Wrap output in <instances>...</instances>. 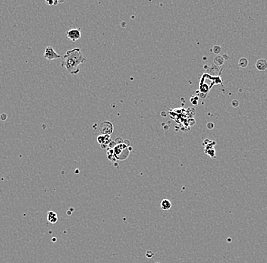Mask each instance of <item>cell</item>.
Returning <instances> with one entry per match:
<instances>
[{"label":"cell","instance_id":"cell-1","mask_svg":"<svg viewBox=\"0 0 267 263\" xmlns=\"http://www.w3.org/2000/svg\"><path fill=\"white\" fill-rule=\"evenodd\" d=\"M85 61L86 59L83 56L81 49L75 48L68 50L64 55L62 66L71 75H78L80 72L79 65L85 62Z\"/></svg>","mask_w":267,"mask_h":263},{"label":"cell","instance_id":"cell-2","mask_svg":"<svg viewBox=\"0 0 267 263\" xmlns=\"http://www.w3.org/2000/svg\"><path fill=\"white\" fill-rule=\"evenodd\" d=\"M67 37L72 42L78 40L81 37V28H73L68 30L66 33Z\"/></svg>","mask_w":267,"mask_h":263},{"label":"cell","instance_id":"cell-3","mask_svg":"<svg viewBox=\"0 0 267 263\" xmlns=\"http://www.w3.org/2000/svg\"><path fill=\"white\" fill-rule=\"evenodd\" d=\"M44 58L47 61H52L53 59H59V58H61V56L56 53V51H55L53 47L47 46L45 49Z\"/></svg>","mask_w":267,"mask_h":263},{"label":"cell","instance_id":"cell-4","mask_svg":"<svg viewBox=\"0 0 267 263\" xmlns=\"http://www.w3.org/2000/svg\"><path fill=\"white\" fill-rule=\"evenodd\" d=\"M256 68L260 71H264L267 69V61L265 59H259L256 63Z\"/></svg>","mask_w":267,"mask_h":263},{"label":"cell","instance_id":"cell-5","mask_svg":"<svg viewBox=\"0 0 267 263\" xmlns=\"http://www.w3.org/2000/svg\"><path fill=\"white\" fill-rule=\"evenodd\" d=\"M47 220L49 223L51 224H56L58 221V215L56 212H49L47 213Z\"/></svg>","mask_w":267,"mask_h":263},{"label":"cell","instance_id":"cell-6","mask_svg":"<svg viewBox=\"0 0 267 263\" xmlns=\"http://www.w3.org/2000/svg\"><path fill=\"white\" fill-rule=\"evenodd\" d=\"M160 206H161L163 210L169 211L172 208V203L169 199H163V200L161 201Z\"/></svg>","mask_w":267,"mask_h":263},{"label":"cell","instance_id":"cell-7","mask_svg":"<svg viewBox=\"0 0 267 263\" xmlns=\"http://www.w3.org/2000/svg\"><path fill=\"white\" fill-rule=\"evenodd\" d=\"M97 141H98L99 143L101 145L102 147H103V146H104V142H106V143L107 145L110 142V137H109V136H107V135H102V136L98 137Z\"/></svg>","mask_w":267,"mask_h":263},{"label":"cell","instance_id":"cell-8","mask_svg":"<svg viewBox=\"0 0 267 263\" xmlns=\"http://www.w3.org/2000/svg\"><path fill=\"white\" fill-rule=\"evenodd\" d=\"M224 58L222 56H217L214 59V62L216 64V66H221L224 63Z\"/></svg>","mask_w":267,"mask_h":263},{"label":"cell","instance_id":"cell-9","mask_svg":"<svg viewBox=\"0 0 267 263\" xmlns=\"http://www.w3.org/2000/svg\"><path fill=\"white\" fill-rule=\"evenodd\" d=\"M238 64H239L240 67L246 68L248 65V60L247 59H245V58H242V59H241L239 60Z\"/></svg>","mask_w":267,"mask_h":263},{"label":"cell","instance_id":"cell-10","mask_svg":"<svg viewBox=\"0 0 267 263\" xmlns=\"http://www.w3.org/2000/svg\"><path fill=\"white\" fill-rule=\"evenodd\" d=\"M213 51L215 54L219 55L221 53V51H222V49H221V47L219 46H215L213 48Z\"/></svg>","mask_w":267,"mask_h":263},{"label":"cell","instance_id":"cell-11","mask_svg":"<svg viewBox=\"0 0 267 263\" xmlns=\"http://www.w3.org/2000/svg\"><path fill=\"white\" fill-rule=\"evenodd\" d=\"M0 119H1L2 120L5 121L6 119H7V115H6V114H2L1 116H0Z\"/></svg>","mask_w":267,"mask_h":263}]
</instances>
